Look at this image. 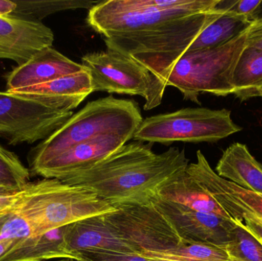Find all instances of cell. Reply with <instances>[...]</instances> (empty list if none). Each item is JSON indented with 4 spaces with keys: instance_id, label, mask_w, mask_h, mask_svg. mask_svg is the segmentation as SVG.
<instances>
[{
    "instance_id": "6da1fadb",
    "label": "cell",
    "mask_w": 262,
    "mask_h": 261,
    "mask_svg": "<svg viewBox=\"0 0 262 261\" xmlns=\"http://www.w3.org/2000/svg\"><path fill=\"white\" fill-rule=\"evenodd\" d=\"M220 1L107 0L89 10L87 21L107 49L140 63L166 87L177 61L224 12Z\"/></svg>"
},
{
    "instance_id": "7a4b0ae2",
    "label": "cell",
    "mask_w": 262,
    "mask_h": 261,
    "mask_svg": "<svg viewBox=\"0 0 262 261\" xmlns=\"http://www.w3.org/2000/svg\"><path fill=\"white\" fill-rule=\"evenodd\" d=\"M189 164L184 150L170 147L158 154L152 144L134 141L58 180L85 188L117 208L151 203L159 188Z\"/></svg>"
},
{
    "instance_id": "3957f363",
    "label": "cell",
    "mask_w": 262,
    "mask_h": 261,
    "mask_svg": "<svg viewBox=\"0 0 262 261\" xmlns=\"http://www.w3.org/2000/svg\"><path fill=\"white\" fill-rule=\"evenodd\" d=\"M143 121L138 104L133 100L110 96L91 101L29 152V171L97 136L119 135L133 139Z\"/></svg>"
},
{
    "instance_id": "277c9868",
    "label": "cell",
    "mask_w": 262,
    "mask_h": 261,
    "mask_svg": "<svg viewBox=\"0 0 262 261\" xmlns=\"http://www.w3.org/2000/svg\"><path fill=\"white\" fill-rule=\"evenodd\" d=\"M115 210L85 188L56 179H44L30 182L21 189L12 212L27 225L31 236H37Z\"/></svg>"
},
{
    "instance_id": "5b68a950",
    "label": "cell",
    "mask_w": 262,
    "mask_h": 261,
    "mask_svg": "<svg viewBox=\"0 0 262 261\" xmlns=\"http://www.w3.org/2000/svg\"><path fill=\"white\" fill-rule=\"evenodd\" d=\"M248 29L223 45L187 51L172 67L166 87H176L184 100L198 104L199 97L204 93L218 97L233 94L232 73L247 47Z\"/></svg>"
},
{
    "instance_id": "8992f818",
    "label": "cell",
    "mask_w": 262,
    "mask_h": 261,
    "mask_svg": "<svg viewBox=\"0 0 262 261\" xmlns=\"http://www.w3.org/2000/svg\"><path fill=\"white\" fill-rule=\"evenodd\" d=\"M242 130L232 120L230 110L190 107L146 118L133 139L166 146L177 142L215 143Z\"/></svg>"
},
{
    "instance_id": "52a82bcc",
    "label": "cell",
    "mask_w": 262,
    "mask_h": 261,
    "mask_svg": "<svg viewBox=\"0 0 262 261\" xmlns=\"http://www.w3.org/2000/svg\"><path fill=\"white\" fill-rule=\"evenodd\" d=\"M90 74L93 92L139 95L145 99L144 110L161 104L166 87L147 68L130 57L107 49L81 58Z\"/></svg>"
},
{
    "instance_id": "ba28073f",
    "label": "cell",
    "mask_w": 262,
    "mask_h": 261,
    "mask_svg": "<svg viewBox=\"0 0 262 261\" xmlns=\"http://www.w3.org/2000/svg\"><path fill=\"white\" fill-rule=\"evenodd\" d=\"M72 115L37 100L0 91V137L10 145L45 140Z\"/></svg>"
},
{
    "instance_id": "9c48e42d",
    "label": "cell",
    "mask_w": 262,
    "mask_h": 261,
    "mask_svg": "<svg viewBox=\"0 0 262 261\" xmlns=\"http://www.w3.org/2000/svg\"><path fill=\"white\" fill-rule=\"evenodd\" d=\"M104 217L110 226L140 253L168 252L184 241L170 221L152 203L118 207Z\"/></svg>"
},
{
    "instance_id": "30bf717a",
    "label": "cell",
    "mask_w": 262,
    "mask_h": 261,
    "mask_svg": "<svg viewBox=\"0 0 262 261\" xmlns=\"http://www.w3.org/2000/svg\"><path fill=\"white\" fill-rule=\"evenodd\" d=\"M186 172L206 189L233 221H249L262 227V194L249 191L220 177L200 150Z\"/></svg>"
},
{
    "instance_id": "8fae6325",
    "label": "cell",
    "mask_w": 262,
    "mask_h": 261,
    "mask_svg": "<svg viewBox=\"0 0 262 261\" xmlns=\"http://www.w3.org/2000/svg\"><path fill=\"white\" fill-rule=\"evenodd\" d=\"M151 203L174 225L182 239L225 246L237 225L216 215L199 212L156 196Z\"/></svg>"
},
{
    "instance_id": "7c38bea8",
    "label": "cell",
    "mask_w": 262,
    "mask_h": 261,
    "mask_svg": "<svg viewBox=\"0 0 262 261\" xmlns=\"http://www.w3.org/2000/svg\"><path fill=\"white\" fill-rule=\"evenodd\" d=\"M53 41L52 29L41 21L0 16V58L21 65Z\"/></svg>"
},
{
    "instance_id": "4fadbf2b",
    "label": "cell",
    "mask_w": 262,
    "mask_h": 261,
    "mask_svg": "<svg viewBox=\"0 0 262 261\" xmlns=\"http://www.w3.org/2000/svg\"><path fill=\"white\" fill-rule=\"evenodd\" d=\"M104 216L87 218L66 225V245L72 258L89 251L139 255L140 251L111 227Z\"/></svg>"
},
{
    "instance_id": "5bb4252c",
    "label": "cell",
    "mask_w": 262,
    "mask_h": 261,
    "mask_svg": "<svg viewBox=\"0 0 262 261\" xmlns=\"http://www.w3.org/2000/svg\"><path fill=\"white\" fill-rule=\"evenodd\" d=\"M128 138L119 135L97 136L71 147L66 151L31 170L44 179H60L73 172L99 162L127 144Z\"/></svg>"
},
{
    "instance_id": "9a60e30c",
    "label": "cell",
    "mask_w": 262,
    "mask_h": 261,
    "mask_svg": "<svg viewBox=\"0 0 262 261\" xmlns=\"http://www.w3.org/2000/svg\"><path fill=\"white\" fill-rule=\"evenodd\" d=\"M84 70L85 68L81 64L69 59L53 48H46L6 75V90L33 87Z\"/></svg>"
},
{
    "instance_id": "2e32d148",
    "label": "cell",
    "mask_w": 262,
    "mask_h": 261,
    "mask_svg": "<svg viewBox=\"0 0 262 261\" xmlns=\"http://www.w3.org/2000/svg\"><path fill=\"white\" fill-rule=\"evenodd\" d=\"M8 92L37 100L58 110L72 111L93 93V88L90 74L84 70L33 87Z\"/></svg>"
},
{
    "instance_id": "e0dca14e",
    "label": "cell",
    "mask_w": 262,
    "mask_h": 261,
    "mask_svg": "<svg viewBox=\"0 0 262 261\" xmlns=\"http://www.w3.org/2000/svg\"><path fill=\"white\" fill-rule=\"evenodd\" d=\"M157 196L189 209L216 215L234 222L232 218L206 189L189 176L186 170L168 179L159 188Z\"/></svg>"
},
{
    "instance_id": "ac0fdd59",
    "label": "cell",
    "mask_w": 262,
    "mask_h": 261,
    "mask_svg": "<svg viewBox=\"0 0 262 261\" xmlns=\"http://www.w3.org/2000/svg\"><path fill=\"white\" fill-rule=\"evenodd\" d=\"M215 173L241 188L262 194V164L246 144L234 143L222 155Z\"/></svg>"
},
{
    "instance_id": "d6986e66",
    "label": "cell",
    "mask_w": 262,
    "mask_h": 261,
    "mask_svg": "<svg viewBox=\"0 0 262 261\" xmlns=\"http://www.w3.org/2000/svg\"><path fill=\"white\" fill-rule=\"evenodd\" d=\"M66 226L37 236L19 239L0 261H46L72 258L66 242Z\"/></svg>"
},
{
    "instance_id": "ffe728a7",
    "label": "cell",
    "mask_w": 262,
    "mask_h": 261,
    "mask_svg": "<svg viewBox=\"0 0 262 261\" xmlns=\"http://www.w3.org/2000/svg\"><path fill=\"white\" fill-rule=\"evenodd\" d=\"M233 94L241 101L260 97L262 92V51L246 47L232 77Z\"/></svg>"
},
{
    "instance_id": "44dd1931",
    "label": "cell",
    "mask_w": 262,
    "mask_h": 261,
    "mask_svg": "<svg viewBox=\"0 0 262 261\" xmlns=\"http://www.w3.org/2000/svg\"><path fill=\"white\" fill-rule=\"evenodd\" d=\"M251 22L252 21L246 17L224 10L218 18L200 33L188 51L203 50L223 45L241 35Z\"/></svg>"
},
{
    "instance_id": "7402d4cb",
    "label": "cell",
    "mask_w": 262,
    "mask_h": 261,
    "mask_svg": "<svg viewBox=\"0 0 262 261\" xmlns=\"http://www.w3.org/2000/svg\"><path fill=\"white\" fill-rule=\"evenodd\" d=\"M139 255L172 261H231L224 247L184 240L176 249L165 253L141 251Z\"/></svg>"
},
{
    "instance_id": "603a6c76",
    "label": "cell",
    "mask_w": 262,
    "mask_h": 261,
    "mask_svg": "<svg viewBox=\"0 0 262 261\" xmlns=\"http://www.w3.org/2000/svg\"><path fill=\"white\" fill-rule=\"evenodd\" d=\"M98 2L92 0H18L14 1L15 10L11 16L41 21L46 17L66 10H90Z\"/></svg>"
},
{
    "instance_id": "cb8c5ba5",
    "label": "cell",
    "mask_w": 262,
    "mask_h": 261,
    "mask_svg": "<svg viewBox=\"0 0 262 261\" xmlns=\"http://www.w3.org/2000/svg\"><path fill=\"white\" fill-rule=\"evenodd\" d=\"M30 182V171L18 156L0 145V187L19 191Z\"/></svg>"
},
{
    "instance_id": "d4e9b609",
    "label": "cell",
    "mask_w": 262,
    "mask_h": 261,
    "mask_svg": "<svg viewBox=\"0 0 262 261\" xmlns=\"http://www.w3.org/2000/svg\"><path fill=\"white\" fill-rule=\"evenodd\" d=\"M223 247L231 260L262 261L261 244L238 225L232 241Z\"/></svg>"
},
{
    "instance_id": "484cf974",
    "label": "cell",
    "mask_w": 262,
    "mask_h": 261,
    "mask_svg": "<svg viewBox=\"0 0 262 261\" xmlns=\"http://www.w3.org/2000/svg\"><path fill=\"white\" fill-rule=\"evenodd\" d=\"M261 0H238V1H224L221 0L217 7L229 12H233L241 16L246 17L252 21L257 18L256 14L261 7Z\"/></svg>"
},
{
    "instance_id": "4316f807",
    "label": "cell",
    "mask_w": 262,
    "mask_h": 261,
    "mask_svg": "<svg viewBox=\"0 0 262 261\" xmlns=\"http://www.w3.org/2000/svg\"><path fill=\"white\" fill-rule=\"evenodd\" d=\"M89 261H149L140 255H125L102 251H89L80 253L76 256Z\"/></svg>"
},
{
    "instance_id": "83f0119b",
    "label": "cell",
    "mask_w": 262,
    "mask_h": 261,
    "mask_svg": "<svg viewBox=\"0 0 262 261\" xmlns=\"http://www.w3.org/2000/svg\"><path fill=\"white\" fill-rule=\"evenodd\" d=\"M247 46L262 51V16L252 20L248 29Z\"/></svg>"
},
{
    "instance_id": "f1b7e54d",
    "label": "cell",
    "mask_w": 262,
    "mask_h": 261,
    "mask_svg": "<svg viewBox=\"0 0 262 261\" xmlns=\"http://www.w3.org/2000/svg\"><path fill=\"white\" fill-rule=\"evenodd\" d=\"M234 223L252 234L262 245V227L249 221H234Z\"/></svg>"
},
{
    "instance_id": "f546056e",
    "label": "cell",
    "mask_w": 262,
    "mask_h": 261,
    "mask_svg": "<svg viewBox=\"0 0 262 261\" xmlns=\"http://www.w3.org/2000/svg\"><path fill=\"white\" fill-rule=\"evenodd\" d=\"M15 10L14 1L0 0V16H8L13 13Z\"/></svg>"
},
{
    "instance_id": "4dcf8cb0",
    "label": "cell",
    "mask_w": 262,
    "mask_h": 261,
    "mask_svg": "<svg viewBox=\"0 0 262 261\" xmlns=\"http://www.w3.org/2000/svg\"><path fill=\"white\" fill-rule=\"evenodd\" d=\"M19 239H8V240H0V258L17 243Z\"/></svg>"
},
{
    "instance_id": "1f68e13d",
    "label": "cell",
    "mask_w": 262,
    "mask_h": 261,
    "mask_svg": "<svg viewBox=\"0 0 262 261\" xmlns=\"http://www.w3.org/2000/svg\"><path fill=\"white\" fill-rule=\"evenodd\" d=\"M10 213H7V214L3 215V216H0V232H1L2 228H3V225L6 223V221L9 219V216H10Z\"/></svg>"
},
{
    "instance_id": "d6a6232c",
    "label": "cell",
    "mask_w": 262,
    "mask_h": 261,
    "mask_svg": "<svg viewBox=\"0 0 262 261\" xmlns=\"http://www.w3.org/2000/svg\"><path fill=\"white\" fill-rule=\"evenodd\" d=\"M46 261H75V259L73 258H69V257H66V258L54 259V260Z\"/></svg>"
},
{
    "instance_id": "836d02e7",
    "label": "cell",
    "mask_w": 262,
    "mask_h": 261,
    "mask_svg": "<svg viewBox=\"0 0 262 261\" xmlns=\"http://www.w3.org/2000/svg\"><path fill=\"white\" fill-rule=\"evenodd\" d=\"M146 259H147L149 261H172L164 260V259L155 258V257H146Z\"/></svg>"
},
{
    "instance_id": "e575fe53",
    "label": "cell",
    "mask_w": 262,
    "mask_h": 261,
    "mask_svg": "<svg viewBox=\"0 0 262 261\" xmlns=\"http://www.w3.org/2000/svg\"><path fill=\"white\" fill-rule=\"evenodd\" d=\"M259 98H261V99H262V92H261V94H260V97H259Z\"/></svg>"
},
{
    "instance_id": "d590c367",
    "label": "cell",
    "mask_w": 262,
    "mask_h": 261,
    "mask_svg": "<svg viewBox=\"0 0 262 261\" xmlns=\"http://www.w3.org/2000/svg\"><path fill=\"white\" fill-rule=\"evenodd\" d=\"M231 261H238V260H231Z\"/></svg>"
},
{
    "instance_id": "8d00e7d4",
    "label": "cell",
    "mask_w": 262,
    "mask_h": 261,
    "mask_svg": "<svg viewBox=\"0 0 262 261\" xmlns=\"http://www.w3.org/2000/svg\"><path fill=\"white\" fill-rule=\"evenodd\" d=\"M3 215H4V214H3ZM3 216V215H0V216Z\"/></svg>"
}]
</instances>
